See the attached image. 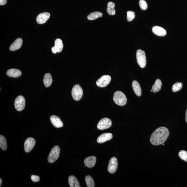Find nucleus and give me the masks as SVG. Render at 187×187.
Here are the masks:
<instances>
[{"instance_id":"f257e3e1","label":"nucleus","mask_w":187,"mask_h":187,"mask_svg":"<svg viewBox=\"0 0 187 187\" xmlns=\"http://www.w3.org/2000/svg\"><path fill=\"white\" fill-rule=\"evenodd\" d=\"M170 134L168 129L164 127L156 129L151 135L150 142L154 146H158L164 144Z\"/></svg>"},{"instance_id":"f03ea898","label":"nucleus","mask_w":187,"mask_h":187,"mask_svg":"<svg viewBox=\"0 0 187 187\" xmlns=\"http://www.w3.org/2000/svg\"><path fill=\"white\" fill-rule=\"evenodd\" d=\"M113 100L115 104L120 106H124L127 103L126 95L120 91H115L113 95Z\"/></svg>"},{"instance_id":"7ed1b4c3","label":"nucleus","mask_w":187,"mask_h":187,"mask_svg":"<svg viewBox=\"0 0 187 187\" xmlns=\"http://www.w3.org/2000/svg\"><path fill=\"white\" fill-rule=\"evenodd\" d=\"M136 58L139 66L142 68H144L147 63L146 58L145 52L139 49L137 51Z\"/></svg>"},{"instance_id":"20e7f679","label":"nucleus","mask_w":187,"mask_h":187,"mask_svg":"<svg viewBox=\"0 0 187 187\" xmlns=\"http://www.w3.org/2000/svg\"><path fill=\"white\" fill-rule=\"evenodd\" d=\"M60 149L58 146H55L52 149L48 156V160L49 163H53L55 162L59 158Z\"/></svg>"},{"instance_id":"39448f33","label":"nucleus","mask_w":187,"mask_h":187,"mask_svg":"<svg viewBox=\"0 0 187 187\" xmlns=\"http://www.w3.org/2000/svg\"><path fill=\"white\" fill-rule=\"evenodd\" d=\"M73 98L76 101H78L82 98L83 95L82 88L80 85H76L73 87L71 91Z\"/></svg>"},{"instance_id":"423d86ee","label":"nucleus","mask_w":187,"mask_h":187,"mask_svg":"<svg viewBox=\"0 0 187 187\" xmlns=\"http://www.w3.org/2000/svg\"><path fill=\"white\" fill-rule=\"evenodd\" d=\"M111 80V78L110 76L103 75L96 81V84L98 87L103 88L107 86L110 83Z\"/></svg>"},{"instance_id":"0eeeda50","label":"nucleus","mask_w":187,"mask_h":187,"mask_svg":"<svg viewBox=\"0 0 187 187\" xmlns=\"http://www.w3.org/2000/svg\"><path fill=\"white\" fill-rule=\"evenodd\" d=\"M112 121L108 118H103L97 125V128L99 130H104L110 128L112 125Z\"/></svg>"},{"instance_id":"6e6552de","label":"nucleus","mask_w":187,"mask_h":187,"mask_svg":"<svg viewBox=\"0 0 187 187\" xmlns=\"http://www.w3.org/2000/svg\"><path fill=\"white\" fill-rule=\"evenodd\" d=\"M14 105L17 111H21L23 110L25 106L24 97L21 95L17 96L15 99Z\"/></svg>"},{"instance_id":"1a4fd4ad","label":"nucleus","mask_w":187,"mask_h":187,"mask_svg":"<svg viewBox=\"0 0 187 187\" xmlns=\"http://www.w3.org/2000/svg\"><path fill=\"white\" fill-rule=\"evenodd\" d=\"M118 160L115 157L111 158L109 161L108 166V171L110 174H114L116 172L118 168Z\"/></svg>"},{"instance_id":"9d476101","label":"nucleus","mask_w":187,"mask_h":187,"mask_svg":"<svg viewBox=\"0 0 187 187\" xmlns=\"http://www.w3.org/2000/svg\"><path fill=\"white\" fill-rule=\"evenodd\" d=\"M35 139L32 138H29L24 142V148L25 152H29L32 150L35 144Z\"/></svg>"},{"instance_id":"9b49d317","label":"nucleus","mask_w":187,"mask_h":187,"mask_svg":"<svg viewBox=\"0 0 187 187\" xmlns=\"http://www.w3.org/2000/svg\"><path fill=\"white\" fill-rule=\"evenodd\" d=\"M63 47L62 41L60 39H57L55 41V46L51 49L52 51L54 54L60 53L63 50Z\"/></svg>"},{"instance_id":"f8f14e48","label":"nucleus","mask_w":187,"mask_h":187,"mask_svg":"<svg viewBox=\"0 0 187 187\" xmlns=\"http://www.w3.org/2000/svg\"><path fill=\"white\" fill-rule=\"evenodd\" d=\"M50 16V14L48 12H44L39 14L37 18V22L40 24L45 23L48 20Z\"/></svg>"},{"instance_id":"ddd939ff","label":"nucleus","mask_w":187,"mask_h":187,"mask_svg":"<svg viewBox=\"0 0 187 187\" xmlns=\"http://www.w3.org/2000/svg\"><path fill=\"white\" fill-rule=\"evenodd\" d=\"M50 119L52 124L55 128H60L63 127V121L59 117L56 115H52L50 117Z\"/></svg>"},{"instance_id":"4468645a","label":"nucleus","mask_w":187,"mask_h":187,"mask_svg":"<svg viewBox=\"0 0 187 187\" xmlns=\"http://www.w3.org/2000/svg\"><path fill=\"white\" fill-rule=\"evenodd\" d=\"M113 138V135L110 133H105L100 135L97 139V142L99 144H102L111 140Z\"/></svg>"},{"instance_id":"2eb2a0df","label":"nucleus","mask_w":187,"mask_h":187,"mask_svg":"<svg viewBox=\"0 0 187 187\" xmlns=\"http://www.w3.org/2000/svg\"><path fill=\"white\" fill-rule=\"evenodd\" d=\"M96 158L94 156H90L86 158L84 161L85 167L89 168H93L96 164Z\"/></svg>"},{"instance_id":"dca6fc26","label":"nucleus","mask_w":187,"mask_h":187,"mask_svg":"<svg viewBox=\"0 0 187 187\" xmlns=\"http://www.w3.org/2000/svg\"><path fill=\"white\" fill-rule=\"evenodd\" d=\"M23 44V40L21 38H19L14 41L9 47L11 51H15L20 48Z\"/></svg>"},{"instance_id":"f3484780","label":"nucleus","mask_w":187,"mask_h":187,"mask_svg":"<svg viewBox=\"0 0 187 187\" xmlns=\"http://www.w3.org/2000/svg\"><path fill=\"white\" fill-rule=\"evenodd\" d=\"M152 31L153 33L158 36L163 37L166 35V31L163 28L156 26L153 27Z\"/></svg>"},{"instance_id":"a211bd4d","label":"nucleus","mask_w":187,"mask_h":187,"mask_svg":"<svg viewBox=\"0 0 187 187\" xmlns=\"http://www.w3.org/2000/svg\"><path fill=\"white\" fill-rule=\"evenodd\" d=\"M7 75L13 78H17L21 76V71L19 69H11L7 71Z\"/></svg>"},{"instance_id":"6ab92c4d","label":"nucleus","mask_w":187,"mask_h":187,"mask_svg":"<svg viewBox=\"0 0 187 187\" xmlns=\"http://www.w3.org/2000/svg\"><path fill=\"white\" fill-rule=\"evenodd\" d=\"M132 87L134 91L137 96H140L142 95V89L139 83L136 81H133Z\"/></svg>"},{"instance_id":"aec40b11","label":"nucleus","mask_w":187,"mask_h":187,"mask_svg":"<svg viewBox=\"0 0 187 187\" xmlns=\"http://www.w3.org/2000/svg\"><path fill=\"white\" fill-rule=\"evenodd\" d=\"M69 184L70 187H80L81 186L77 179L75 176L71 175L68 178Z\"/></svg>"},{"instance_id":"412c9836","label":"nucleus","mask_w":187,"mask_h":187,"mask_svg":"<svg viewBox=\"0 0 187 187\" xmlns=\"http://www.w3.org/2000/svg\"><path fill=\"white\" fill-rule=\"evenodd\" d=\"M53 78L51 75L50 73L45 74L43 78V83L46 87L50 86L53 83Z\"/></svg>"},{"instance_id":"4be33fe9","label":"nucleus","mask_w":187,"mask_h":187,"mask_svg":"<svg viewBox=\"0 0 187 187\" xmlns=\"http://www.w3.org/2000/svg\"><path fill=\"white\" fill-rule=\"evenodd\" d=\"M162 85V83L160 79H157L152 87V92L155 93L158 92L160 90Z\"/></svg>"},{"instance_id":"5701e85b","label":"nucleus","mask_w":187,"mask_h":187,"mask_svg":"<svg viewBox=\"0 0 187 187\" xmlns=\"http://www.w3.org/2000/svg\"><path fill=\"white\" fill-rule=\"evenodd\" d=\"M115 4L112 1L109 2L107 4V12L110 15H114L115 14L116 12L114 9Z\"/></svg>"},{"instance_id":"b1692460","label":"nucleus","mask_w":187,"mask_h":187,"mask_svg":"<svg viewBox=\"0 0 187 187\" xmlns=\"http://www.w3.org/2000/svg\"><path fill=\"white\" fill-rule=\"evenodd\" d=\"M103 16V14L100 12H95L91 13L87 16V19L89 20H94L97 19L99 17H101Z\"/></svg>"},{"instance_id":"393cba45","label":"nucleus","mask_w":187,"mask_h":187,"mask_svg":"<svg viewBox=\"0 0 187 187\" xmlns=\"http://www.w3.org/2000/svg\"><path fill=\"white\" fill-rule=\"evenodd\" d=\"M7 141L4 137L0 136V147L2 150L5 151L7 149Z\"/></svg>"},{"instance_id":"a878e982","label":"nucleus","mask_w":187,"mask_h":187,"mask_svg":"<svg viewBox=\"0 0 187 187\" xmlns=\"http://www.w3.org/2000/svg\"><path fill=\"white\" fill-rule=\"evenodd\" d=\"M85 181L88 187H94L95 183L92 177L89 175H87L85 177Z\"/></svg>"},{"instance_id":"bb28decb","label":"nucleus","mask_w":187,"mask_h":187,"mask_svg":"<svg viewBox=\"0 0 187 187\" xmlns=\"http://www.w3.org/2000/svg\"><path fill=\"white\" fill-rule=\"evenodd\" d=\"M183 87V83L181 82H177L173 85L172 90L174 92H176L180 91Z\"/></svg>"},{"instance_id":"cd10ccee","label":"nucleus","mask_w":187,"mask_h":187,"mask_svg":"<svg viewBox=\"0 0 187 187\" xmlns=\"http://www.w3.org/2000/svg\"><path fill=\"white\" fill-rule=\"evenodd\" d=\"M179 156L183 160L187 162V152L186 151L182 150L179 153Z\"/></svg>"},{"instance_id":"c85d7f7f","label":"nucleus","mask_w":187,"mask_h":187,"mask_svg":"<svg viewBox=\"0 0 187 187\" xmlns=\"http://www.w3.org/2000/svg\"><path fill=\"white\" fill-rule=\"evenodd\" d=\"M127 19L128 22L132 21L134 19L135 14L134 11H128L127 12Z\"/></svg>"},{"instance_id":"c756f323","label":"nucleus","mask_w":187,"mask_h":187,"mask_svg":"<svg viewBox=\"0 0 187 187\" xmlns=\"http://www.w3.org/2000/svg\"><path fill=\"white\" fill-rule=\"evenodd\" d=\"M139 4L141 9L143 10H145L147 9L148 5H147L146 2L145 0H140Z\"/></svg>"},{"instance_id":"7c9ffc66","label":"nucleus","mask_w":187,"mask_h":187,"mask_svg":"<svg viewBox=\"0 0 187 187\" xmlns=\"http://www.w3.org/2000/svg\"><path fill=\"white\" fill-rule=\"evenodd\" d=\"M31 179L33 182H38L40 180V178L39 176L35 175H32L31 176Z\"/></svg>"},{"instance_id":"2f4dec72","label":"nucleus","mask_w":187,"mask_h":187,"mask_svg":"<svg viewBox=\"0 0 187 187\" xmlns=\"http://www.w3.org/2000/svg\"><path fill=\"white\" fill-rule=\"evenodd\" d=\"M7 2V0H0V5H5L6 4Z\"/></svg>"},{"instance_id":"473e14b6","label":"nucleus","mask_w":187,"mask_h":187,"mask_svg":"<svg viewBox=\"0 0 187 187\" xmlns=\"http://www.w3.org/2000/svg\"><path fill=\"white\" fill-rule=\"evenodd\" d=\"M185 120H186V122L187 123V109L186 111V118H185Z\"/></svg>"},{"instance_id":"72a5a7b5","label":"nucleus","mask_w":187,"mask_h":187,"mask_svg":"<svg viewBox=\"0 0 187 187\" xmlns=\"http://www.w3.org/2000/svg\"><path fill=\"white\" fill-rule=\"evenodd\" d=\"M2 183V180L1 178H0V187H1Z\"/></svg>"},{"instance_id":"f704fd0d","label":"nucleus","mask_w":187,"mask_h":187,"mask_svg":"<svg viewBox=\"0 0 187 187\" xmlns=\"http://www.w3.org/2000/svg\"><path fill=\"white\" fill-rule=\"evenodd\" d=\"M150 91H151V92H152V90H151Z\"/></svg>"}]
</instances>
